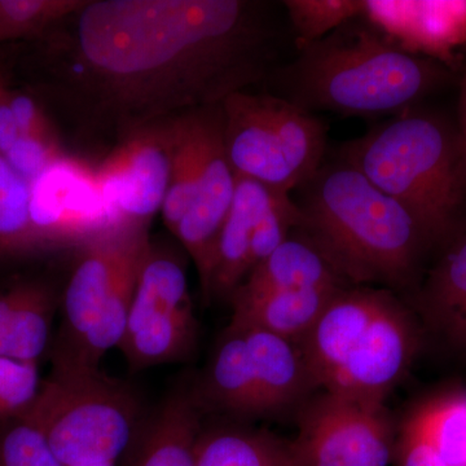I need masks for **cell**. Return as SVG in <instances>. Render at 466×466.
<instances>
[{
  "label": "cell",
  "instance_id": "cell-1",
  "mask_svg": "<svg viewBox=\"0 0 466 466\" xmlns=\"http://www.w3.org/2000/svg\"><path fill=\"white\" fill-rule=\"evenodd\" d=\"M276 33L249 0H85L38 41L41 90L76 137L113 149L247 91Z\"/></svg>",
  "mask_w": 466,
  "mask_h": 466
},
{
  "label": "cell",
  "instance_id": "cell-2",
  "mask_svg": "<svg viewBox=\"0 0 466 466\" xmlns=\"http://www.w3.org/2000/svg\"><path fill=\"white\" fill-rule=\"evenodd\" d=\"M300 231L350 285L403 287L433 244L400 201L373 186L349 162L319 168L303 184Z\"/></svg>",
  "mask_w": 466,
  "mask_h": 466
},
{
  "label": "cell",
  "instance_id": "cell-3",
  "mask_svg": "<svg viewBox=\"0 0 466 466\" xmlns=\"http://www.w3.org/2000/svg\"><path fill=\"white\" fill-rule=\"evenodd\" d=\"M299 51L288 69V100L309 112L400 115L447 76L446 66L404 51L363 16Z\"/></svg>",
  "mask_w": 466,
  "mask_h": 466
},
{
  "label": "cell",
  "instance_id": "cell-4",
  "mask_svg": "<svg viewBox=\"0 0 466 466\" xmlns=\"http://www.w3.org/2000/svg\"><path fill=\"white\" fill-rule=\"evenodd\" d=\"M342 159L406 207L433 244L455 232L466 205V156L443 119L404 110L345 144Z\"/></svg>",
  "mask_w": 466,
  "mask_h": 466
},
{
  "label": "cell",
  "instance_id": "cell-5",
  "mask_svg": "<svg viewBox=\"0 0 466 466\" xmlns=\"http://www.w3.org/2000/svg\"><path fill=\"white\" fill-rule=\"evenodd\" d=\"M299 343L318 388L383 403L410 370L419 334L389 291L348 287Z\"/></svg>",
  "mask_w": 466,
  "mask_h": 466
},
{
  "label": "cell",
  "instance_id": "cell-6",
  "mask_svg": "<svg viewBox=\"0 0 466 466\" xmlns=\"http://www.w3.org/2000/svg\"><path fill=\"white\" fill-rule=\"evenodd\" d=\"M25 416L64 466L116 464L140 428L133 389L100 368L54 366Z\"/></svg>",
  "mask_w": 466,
  "mask_h": 466
},
{
  "label": "cell",
  "instance_id": "cell-7",
  "mask_svg": "<svg viewBox=\"0 0 466 466\" xmlns=\"http://www.w3.org/2000/svg\"><path fill=\"white\" fill-rule=\"evenodd\" d=\"M223 139L233 173L290 193L323 162V121L284 97L235 92L222 103Z\"/></svg>",
  "mask_w": 466,
  "mask_h": 466
},
{
  "label": "cell",
  "instance_id": "cell-8",
  "mask_svg": "<svg viewBox=\"0 0 466 466\" xmlns=\"http://www.w3.org/2000/svg\"><path fill=\"white\" fill-rule=\"evenodd\" d=\"M395 440L381 401L324 391L303 407L289 446L294 466H389Z\"/></svg>",
  "mask_w": 466,
  "mask_h": 466
},
{
  "label": "cell",
  "instance_id": "cell-9",
  "mask_svg": "<svg viewBox=\"0 0 466 466\" xmlns=\"http://www.w3.org/2000/svg\"><path fill=\"white\" fill-rule=\"evenodd\" d=\"M170 173L168 121L144 128L116 147L95 168L113 225L148 228L164 207Z\"/></svg>",
  "mask_w": 466,
  "mask_h": 466
},
{
  "label": "cell",
  "instance_id": "cell-10",
  "mask_svg": "<svg viewBox=\"0 0 466 466\" xmlns=\"http://www.w3.org/2000/svg\"><path fill=\"white\" fill-rule=\"evenodd\" d=\"M148 228L116 226L82 245V256L64 294V324L55 355L76 348L99 318L122 279L142 263Z\"/></svg>",
  "mask_w": 466,
  "mask_h": 466
},
{
  "label": "cell",
  "instance_id": "cell-11",
  "mask_svg": "<svg viewBox=\"0 0 466 466\" xmlns=\"http://www.w3.org/2000/svg\"><path fill=\"white\" fill-rule=\"evenodd\" d=\"M198 122L201 170L198 192L174 235L198 268L205 300H210L220 233L231 208L236 174L226 155L222 104L198 110Z\"/></svg>",
  "mask_w": 466,
  "mask_h": 466
},
{
  "label": "cell",
  "instance_id": "cell-12",
  "mask_svg": "<svg viewBox=\"0 0 466 466\" xmlns=\"http://www.w3.org/2000/svg\"><path fill=\"white\" fill-rule=\"evenodd\" d=\"M30 214L46 249L79 244L116 227L85 162L61 158L32 183Z\"/></svg>",
  "mask_w": 466,
  "mask_h": 466
},
{
  "label": "cell",
  "instance_id": "cell-13",
  "mask_svg": "<svg viewBox=\"0 0 466 466\" xmlns=\"http://www.w3.org/2000/svg\"><path fill=\"white\" fill-rule=\"evenodd\" d=\"M361 16L404 51L446 67L466 43V0L364 2Z\"/></svg>",
  "mask_w": 466,
  "mask_h": 466
},
{
  "label": "cell",
  "instance_id": "cell-14",
  "mask_svg": "<svg viewBox=\"0 0 466 466\" xmlns=\"http://www.w3.org/2000/svg\"><path fill=\"white\" fill-rule=\"evenodd\" d=\"M289 193L275 191L265 184L236 175L231 208L220 233L210 296L231 297L250 274V244L254 231L266 214Z\"/></svg>",
  "mask_w": 466,
  "mask_h": 466
},
{
  "label": "cell",
  "instance_id": "cell-15",
  "mask_svg": "<svg viewBox=\"0 0 466 466\" xmlns=\"http://www.w3.org/2000/svg\"><path fill=\"white\" fill-rule=\"evenodd\" d=\"M198 400L187 391H175L140 425L125 466H195L200 435Z\"/></svg>",
  "mask_w": 466,
  "mask_h": 466
},
{
  "label": "cell",
  "instance_id": "cell-16",
  "mask_svg": "<svg viewBox=\"0 0 466 466\" xmlns=\"http://www.w3.org/2000/svg\"><path fill=\"white\" fill-rule=\"evenodd\" d=\"M227 329L244 336L267 415L305 400L318 388L299 342L257 328Z\"/></svg>",
  "mask_w": 466,
  "mask_h": 466
},
{
  "label": "cell",
  "instance_id": "cell-17",
  "mask_svg": "<svg viewBox=\"0 0 466 466\" xmlns=\"http://www.w3.org/2000/svg\"><path fill=\"white\" fill-rule=\"evenodd\" d=\"M339 290L341 289L233 293L229 297L233 312L228 328H257L300 342L311 332L324 309Z\"/></svg>",
  "mask_w": 466,
  "mask_h": 466
},
{
  "label": "cell",
  "instance_id": "cell-18",
  "mask_svg": "<svg viewBox=\"0 0 466 466\" xmlns=\"http://www.w3.org/2000/svg\"><path fill=\"white\" fill-rule=\"evenodd\" d=\"M57 297L41 281L0 294V357L38 364L50 342Z\"/></svg>",
  "mask_w": 466,
  "mask_h": 466
},
{
  "label": "cell",
  "instance_id": "cell-19",
  "mask_svg": "<svg viewBox=\"0 0 466 466\" xmlns=\"http://www.w3.org/2000/svg\"><path fill=\"white\" fill-rule=\"evenodd\" d=\"M350 284L302 233H293L251 269L233 293L274 290L342 289ZM232 293V294H233Z\"/></svg>",
  "mask_w": 466,
  "mask_h": 466
},
{
  "label": "cell",
  "instance_id": "cell-20",
  "mask_svg": "<svg viewBox=\"0 0 466 466\" xmlns=\"http://www.w3.org/2000/svg\"><path fill=\"white\" fill-rule=\"evenodd\" d=\"M420 309L435 332L466 351V231L431 269L420 293Z\"/></svg>",
  "mask_w": 466,
  "mask_h": 466
},
{
  "label": "cell",
  "instance_id": "cell-21",
  "mask_svg": "<svg viewBox=\"0 0 466 466\" xmlns=\"http://www.w3.org/2000/svg\"><path fill=\"white\" fill-rule=\"evenodd\" d=\"M198 330L193 308L161 312L128 329L118 349L131 370L175 363L192 354Z\"/></svg>",
  "mask_w": 466,
  "mask_h": 466
},
{
  "label": "cell",
  "instance_id": "cell-22",
  "mask_svg": "<svg viewBox=\"0 0 466 466\" xmlns=\"http://www.w3.org/2000/svg\"><path fill=\"white\" fill-rule=\"evenodd\" d=\"M205 392L211 403L227 412L238 416L267 415L249 350L241 332L226 330L211 361Z\"/></svg>",
  "mask_w": 466,
  "mask_h": 466
},
{
  "label": "cell",
  "instance_id": "cell-23",
  "mask_svg": "<svg viewBox=\"0 0 466 466\" xmlns=\"http://www.w3.org/2000/svg\"><path fill=\"white\" fill-rule=\"evenodd\" d=\"M188 308L193 305L182 260L150 242L137 274L127 330L153 315Z\"/></svg>",
  "mask_w": 466,
  "mask_h": 466
},
{
  "label": "cell",
  "instance_id": "cell-24",
  "mask_svg": "<svg viewBox=\"0 0 466 466\" xmlns=\"http://www.w3.org/2000/svg\"><path fill=\"white\" fill-rule=\"evenodd\" d=\"M195 466H294L289 441L265 431L217 429L198 438Z\"/></svg>",
  "mask_w": 466,
  "mask_h": 466
},
{
  "label": "cell",
  "instance_id": "cell-25",
  "mask_svg": "<svg viewBox=\"0 0 466 466\" xmlns=\"http://www.w3.org/2000/svg\"><path fill=\"white\" fill-rule=\"evenodd\" d=\"M198 110L200 109L192 110L168 121L171 135V173L161 213L165 225L173 233L191 208L200 179Z\"/></svg>",
  "mask_w": 466,
  "mask_h": 466
},
{
  "label": "cell",
  "instance_id": "cell-26",
  "mask_svg": "<svg viewBox=\"0 0 466 466\" xmlns=\"http://www.w3.org/2000/svg\"><path fill=\"white\" fill-rule=\"evenodd\" d=\"M32 184L0 153V260L47 250L34 228Z\"/></svg>",
  "mask_w": 466,
  "mask_h": 466
},
{
  "label": "cell",
  "instance_id": "cell-27",
  "mask_svg": "<svg viewBox=\"0 0 466 466\" xmlns=\"http://www.w3.org/2000/svg\"><path fill=\"white\" fill-rule=\"evenodd\" d=\"M412 412L444 462L466 466V390L443 392Z\"/></svg>",
  "mask_w": 466,
  "mask_h": 466
},
{
  "label": "cell",
  "instance_id": "cell-28",
  "mask_svg": "<svg viewBox=\"0 0 466 466\" xmlns=\"http://www.w3.org/2000/svg\"><path fill=\"white\" fill-rule=\"evenodd\" d=\"M85 0H0V45L38 41Z\"/></svg>",
  "mask_w": 466,
  "mask_h": 466
},
{
  "label": "cell",
  "instance_id": "cell-29",
  "mask_svg": "<svg viewBox=\"0 0 466 466\" xmlns=\"http://www.w3.org/2000/svg\"><path fill=\"white\" fill-rule=\"evenodd\" d=\"M288 16L296 32L299 50L320 41L337 27L360 17L364 2L351 0H288L284 2Z\"/></svg>",
  "mask_w": 466,
  "mask_h": 466
},
{
  "label": "cell",
  "instance_id": "cell-30",
  "mask_svg": "<svg viewBox=\"0 0 466 466\" xmlns=\"http://www.w3.org/2000/svg\"><path fill=\"white\" fill-rule=\"evenodd\" d=\"M0 466H64L25 415L0 421Z\"/></svg>",
  "mask_w": 466,
  "mask_h": 466
},
{
  "label": "cell",
  "instance_id": "cell-31",
  "mask_svg": "<svg viewBox=\"0 0 466 466\" xmlns=\"http://www.w3.org/2000/svg\"><path fill=\"white\" fill-rule=\"evenodd\" d=\"M41 385L38 364L0 357V421L25 415Z\"/></svg>",
  "mask_w": 466,
  "mask_h": 466
},
{
  "label": "cell",
  "instance_id": "cell-32",
  "mask_svg": "<svg viewBox=\"0 0 466 466\" xmlns=\"http://www.w3.org/2000/svg\"><path fill=\"white\" fill-rule=\"evenodd\" d=\"M66 156L60 140L20 135L5 157L18 175L32 184Z\"/></svg>",
  "mask_w": 466,
  "mask_h": 466
},
{
  "label": "cell",
  "instance_id": "cell-33",
  "mask_svg": "<svg viewBox=\"0 0 466 466\" xmlns=\"http://www.w3.org/2000/svg\"><path fill=\"white\" fill-rule=\"evenodd\" d=\"M392 460L397 466H449L441 458L413 412L400 426Z\"/></svg>",
  "mask_w": 466,
  "mask_h": 466
},
{
  "label": "cell",
  "instance_id": "cell-34",
  "mask_svg": "<svg viewBox=\"0 0 466 466\" xmlns=\"http://www.w3.org/2000/svg\"><path fill=\"white\" fill-rule=\"evenodd\" d=\"M9 104L20 135L58 140L56 130L38 100L9 87Z\"/></svg>",
  "mask_w": 466,
  "mask_h": 466
},
{
  "label": "cell",
  "instance_id": "cell-35",
  "mask_svg": "<svg viewBox=\"0 0 466 466\" xmlns=\"http://www.w3.org/2000/svg\"><path fill=\"white\" fill-rule=\"evenodd\" d=\"M20 137L11 104H9V86L0 69V153L5 155Z\"/></svg>",
  "mask_w": 466,
  "mask_h": 466
},
{
  "label": "cell",
  "instance_id": "cell-36",
  "mask_svg": "<svg viewBox=\"0 0 466 466\" xmlns=\"http://www.w3.org/2000/svg\"><path fill=\"white\" fill-rule=\"evenodd\" d=\"M459 135L466 156V67L460 85Z\"/></svg>",
  "mask_w": 466,
  "mask_h": 466
},
{
  "label": "cell",
  "instance_id": "cell-37",
  "mask_svg": "<svg viewBox=\"0 0 466 466\" xmlns=\"http://www.w3.org/2000/svg\"><path fill=\"white\" fill-rule=\"evenodd\" d=\"M87 466H116L115 462H103V464H94Z\"/></svg>",
  "mask_w": 466,
  "mask_h": 466
}]
</instances>
